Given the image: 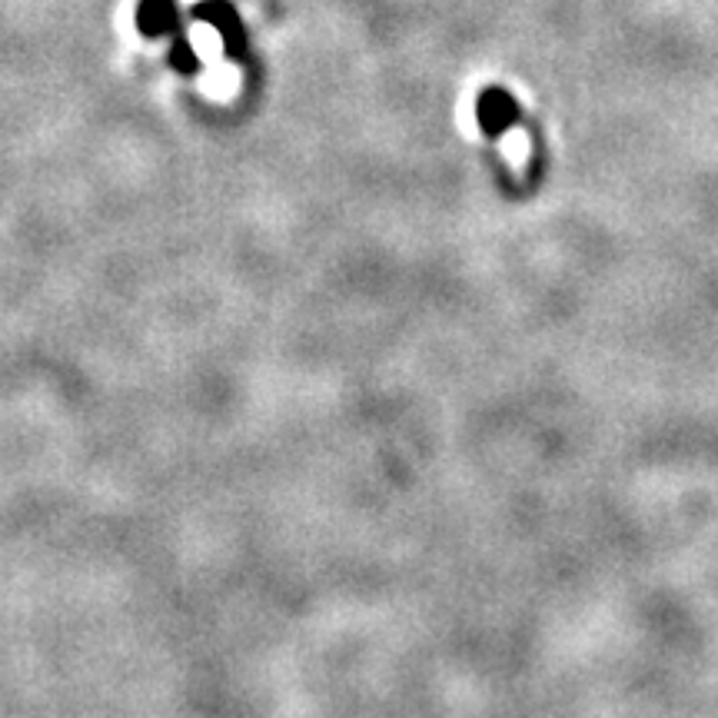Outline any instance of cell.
Segmentation results:
<instances>
[{"instance_id": "cell-1", "label": "cell", "mask_w": 718, "mask_h": 718, "mask_svg": "<svg viewBox=\"0 0 718 718\" xmlns=\"http://www.w3.org/2000/svg\"><path fill=\"white\" fill-rule=\"evenodd\" d=\"M244 87V73H239L233 63L220 60L213 67H207V73L200 76V91L210 97V101H233Z\"/></svg>"}, {"instance_id": "cell-2", "label": "cell", "mask_w": 718, "mask_h": 718, "mask_svg": "<svg viewBox=\"0 0 718 718\" xmlns=\"http://www.w3.org/2000/svg\"><path fill=\"white\" fill-rule=\"evenodd\" d=\"M190 47H193V54H197L207 67H213V63L223 60V37H220V31H216L213 24H207V21L190 24Z\"/></svg>"}, {"instance_id": "cell-3", "label": "cell", "mask_w": 718, "mask_h": 718, "mask_svg": "<svg viewBox=\"0 0 718 718\" xmlns=\"http://www.w3.org/2000/svg\"><path fill=\"white\" fill-rule=\"evenodd\" d=\"M184 4H200V0H184Z\"/></svg>"}]
</instances>
